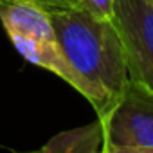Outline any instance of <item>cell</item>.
Segmentation results:
<instances>
[{
	"instance_id": "obj_1",
	"label": "cell",
	"mask_w": 153,
	"mask_h": 153,
	"mask_svg": "<svg viewBox=\"0 0 153 153\" xmlns=\"http://www.w3.org/2000/svg\"><path fill=\"white\" fill-rule=\"evenodd\" d=\"M49 15L67 59L94 90V108L103 119L119 103L130 79L124 45L114 18H97L78 4Z\"/></svg>"
},
{
	"instance_id": "obj_2",
	"label": "cell",
	"mask_w": 153,
	"mask_h": 153,
	"mask_svg": "<svg viewBox=\"0 0 153 153\" xmlns=\"http://www.w3.org/2000/svg\"><path fill=\"white\" fill-rule=\"evenodd\" d=\"M103 153H153V90L128 79L119 103L103 119Z\"/></svg>"
},
{
	"instance_id": "obj_3",
	"label": "cell",
	"mask_w": 153,
	"mask_h": 153,
	"mask_svg": "<svg viewBox=\"0 0 153 153\" xmlns=\"http://www.w3.org/2000/svg\"><path fill=\"white\" fill-rule=\"evenodd\" d=\"M114 22L124 45L128 76L153 90V0H115Z\"/></svg>"
},
{
	"instance_id": "obj_4",
	"label": "cell",
	"mask_w": 153,
	"mask_h": 153,
	"mask_svg": "<svg viewBox=\"0 0 153 153\" xmlns=\"http://www.w3.org/2000/svg\"><path fill=\"white\" fill-rule=\"evenodd\" d=\"M9 40L16 47V51L36 67H42L45 70H51L58 78L67 81L70 87H74L83 97L88 99V103L96 105V94L90 88V85L81 78L72 67V63L67 59L56 33L42 34V36H22V34H11Z\"/></svg>"
},
{
	"instance_id": "obj_5",
	"label": "cell",
	"mask_w": 153,
	"mask_h": 153,
	"mask_svg": "<svg viewBox=\"0 0 153 153\" xmlns=\"http://www.w3.org/2000/svg\"><path fill=\"white\" fill-rule=\"evenodd\" d=\"M105 124L97 117L94 123L61 131L49 139L42 151L45 153H103Z\"/></svg>"
},
{
	"instance_id": "obj_6",
	"label": "cell",
	"mask_w": 153,
	"mask_h": 153,
	"mask_svg": "<svg viewBox=\"0 0 153 153\" xmlns=\"http://www.w3.org/2000/svg\"><path fill=\"white\" fill-rule=\"evenodd\" d=\"M78 6L90 15L103 18V20H112L114 18V7L115 0H78Z\"/></svg>"
},
{
	"instance_id": "obj_7",
	"label": "cell",
	"mask_w": 153,
	"mask_h": 153,
	"mask_svg": "<svg viewBox=\"0 0 153 153\" xmlns=\"http://www.w3.org/2000/svg\"><path fill=\"white\" fill-rule=\"evenodd\" d=\"M27 2L38 4L40 7L47 11H59V9H68L78 4V0H27Z\"/></svg>"
},
{
	"instance_id": "obj_8",
	"label": "cell",
	"mask_w": 153,
	"mask_h": 153,
	"mask_svg": "<svg viewBox=\"0 0 153 153\" xmlns=\"http://www.w3.org/2000/svg\"><path fill=\"white\" fill-rule=\"evenodd\" d=\"M4 2H15V0H0V4H4Z\"/></svg>"
}]
</instances>
